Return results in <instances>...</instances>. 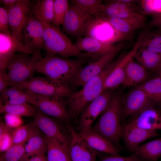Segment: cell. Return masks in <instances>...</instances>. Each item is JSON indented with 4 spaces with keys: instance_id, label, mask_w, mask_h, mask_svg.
<instances>
[{
    "instance_id": "9a60e30c",
    "label": "cell",
    "mask_w": 161,
    "mask_h": 161,
    "mask_svg": "<svg viewBox=\"0 0 161 161\" xmlns=\"http://www.w3.org/2000/svg\"><path fill=\"white\" fill-rule=\"evenodd\" d=\"M30 10L29 1L18 0L8 11L9 25L13 36L22 43L23 30Z\"/></svg>"
},
{
    "instance_id": "1f68e13d",
    "label": "cell",
    "mask_w": 161,
    "mask_h": 161,
    "mask_svg": "<svg viewBox=\"0 0 161 161\" xmlns=\"http://www.w3.org/2000/svg\"><path fill=\"white\" fill-rule=\"evenodd\" d=\"M27 142L25 145L24 154L20 161H26L30 157L45 153L47 151L46 137L38 134L32 137Z\"/></svg>"
},
{
    "instance_id": "ee69618b",
    "label": "cell",
    "mask_w": 161,
    "mask_h": 161,
    "mask_svg": "<svg viewBox=\"0 0 161 161\" xmlns=\"http://www.w3.org/2000/svg\"><path fill=\"white\" fill-rule=\"evenodd\" d=\"M151 16L152 19L148 24L149 27L161 28V13L154 14Z\"/></svg>"
},
{
    "instance_id": "4316f807",
    "label": "cell",
    "mask_w": 161,
    "mask_h": 161,
    "mask_svg": "<svg viewBox=\"0 0 161 161\" xmlns=\"http://www.w3.org/2000/svg\"><path fill=\"white\" fill-rule=\"evenodd\" d=\"M46 137L48 161H72L69 145L63 144L55 138Z\"/></svg>"
},
{
    "instance_id": "836d02e7",
    "label": "cell",
    "mask_w": 161,
    "mask_h": 161,
    "mask_svg": "<svg viewBox=\"0 0 161 161\" xmlns=\"http://www.w3.org/2000/svg\"><path fill=\"white\" fill-rule=\"evenodd\" d=\"M38 129L33 124H27L15 128L11 135V146L16 144H24L32 137L39 134Z\"/></svg>"
},
{
    "instance_id": "f1b7e54d",
    "label": "cell",
    "mask_w": 161,
    "mask_h": 161,
    "mask_svg": "<svg viewBox=\"0 0 161 161\" xmlns=\"http://www.w3.org/2000/svg\"><path fill=\"white\" fill-rule=\"evenodd\" d=\"M134 58L146 70L154 72L161 65V53L145 49H139Z\"/></svg>"
},
{
    "instance_id": "ffe728a7",
    "label": "cell",
    "mask_w": 161,
    "mask_h": 161,
    "mask_svg": "<svg viewBox=\"0 0 161 161\" xmlns=\"http://www.w3.org/2000/svg\"><path fill=\"white\" fill-rule=\"evenodd\" d=\"M142 14L133 4L123 3L118 0L111 1L104 4L101 16L108 18H126Z\"/></svg>"
},
{
    "instance_id": "ab89813d",
    "label": "cell",
    "mask_w": 161,
    "mask_h": 161,
    "mask_svg": "<svg viewBox=\"0 0 161 161\" xmlns=\"http://www.w3.org/2000/svg\"><path fill=\"white\" fill-rule=\"evenodd\" d=\"M8 20V12L3 7H0V32L12 35L10 30Z\"/></svg>"
},
{
    "instance_id": "5bb4252c",
    "label": "cell",
    "mask_w": 161,
    "mask_h": 161,
    "mask_svg": "<svg viewBox=\"0 0 161 161\" xmlns=\"http://www.w3.org/2000/svg\"><path fill=\"white\" fill-rule=\"evenodd\" d=\"M122 119L139 114L147 108L154 106L147 95L138 85L128 93L124 100L122 99Z\"/></svg>"
},
{
    "instance_id": "f35d334b",
    "label": "cell",
    "mask_w": 161,
    "mask_h": 161,
    "mask_svg": "<svg viewBox=\"0 0 161 161\" xmlns=\"http://www.w3.org/2000/svg\"><path fill=\"white\" fill-rule=\"evenodd\" d=\"M139 2L142 14L152 16L161 13V0H142Z\"/></svg>"
},
{
    "instance_id": "83f0119b",
    "label": "cell",
    "mask_w": 161,
    "mask_h": 161,
    "mask_svg": "<svg viewBox=\"0 0 161 161\" xmlns=\"http://www.w3.org/2000/svg\"><path fill=\"white\" fill-rule=\"evenodd\" d=\"M134 152L144 161H157L161 157V137L139 145Z\"/></svg>"
},
{
    "instance_id": "ba28073f",
    "label": "cell",
    "mask_w": 161,
    "mask_h": 161,
    "mask_svg": "<svg viewBox=\"0 0 161 161\" xmlns=\"http://www.w3.org/2000/svg\"><path fill=\"white\" fill-rule=\"evenodd\" d=\"M114 93L113 90L104 91L85 107L80 114L79 133L86 132L91 129L94 121L109 104Z\"/></svg>"
},
{
    "instance_id": "30bf717a",
    "label": "cell",
    "mask_w": 161,
    "mask_h": 161,
    "mask_svg": "<svg viewBox=\"0 0 161 161\" xmlns=\"http://www.w3.org/2000/svg\"><path fill=\"white\" fill-rule=\"evenodd\" d=\"M93 18L80 6L73 4L69 6L65 16L63 27L68 35L77 38L81 37Z\"/></svg>"
},
{
    "instance_id": "6da1fadb",
    "label": "cell",
    "mask_w": 161,
    "mask_h": 161,
    "mask_svg": "<svg viewBox=\"0 0 161 161\" xmlns=\"http://www.w3.org/2000/svg\"><path fill=\"white\" fill-rule=\"evenodd\" d=\"M86 58L70 59L47 53L38 63L36 71L56 83L72 86Z\"/></svg>"
},
{
    "instance_id": "e575fe53",
    "label": "cell",
    "mask_w": 161,
    "mask_h": 161,
    "mask_svg": "<svg viewBox=\"0 0 161 161\" xmlns=\"http://www.w3.org/2000/svg\"><path fill=\"white\" fill-rule=\"evenodd\" d=\"M36 109V107H34L27 103L12 104L0 103L1 113L11 114L20 117H34L35 114Z\"/></svg>"
},
{
    "instance_id": "8d00e7d4",
    "label": "cell",
    "mask_w": 161,
    "mask_h": 161,
    "mask_svg": "<svg viewBox=\"0 0 161 161\" xmlns=\"http://www.w3.org/2000/svg\"><path fill=\"white\" fill-rule=\"evenodd\" d=\"M69 6L68 0H54L52 24L57 28L62 25Z\"/></svg>"
},
{
    "instance_id": "d6986e66",
    "label": "cell",
    "mask_w": 161,
    "mask_h": 161,
    "mask_svg": "<svg viewBox=\"0 0 161 161\" xmlns=\"http://www.w3.org/2000/svg\"><path fill=\"white\" fill-rule=\"evenodd\" d=\"M17 52L28 53L22 43L12 35L0 32V71H5L8 63Z\"/></svg>"
},
{
    "instance_id": "4fadbf2b",
    "label": "cell",
    "mask_w": 161,
    "mask_h": 161,
    "mask_svg": "<svg viewBox=\"0 0 161 161\" xmlns=\"http://www.w3.org/2000/svg\"><path fill=\"white\" fill-rule=\"evenodd\" d=\"M80 52L84 51V56L94 58L99 57L114 52L120 51L124 44L120 43L117 45L106 44L93 38L89 37L77 38L74 44Z\"/></svg>"
},
{
    "instance_id": "603a6c76",
    "label": "cell",
    "mask_w": 161,
    "mask_h": 161,
    "mask_svg": "<svg viewBox=\"0 0 161 161\" xmlns=\"http://www.w3.org/2000/svg\"><path fill=\"white\" fill-rule=\"evenodd\" d=\"M79 134L82 138L95 150L111 155H119L120 151L117 146L91 129L86 132Z\"/></svg>"
},
{
    "instance_id": "bcb514c9",
    "label": "cell",
    "mask_w": 161,
    "mask_h": 161,
    "mask_svg": "<svg viewBox=\"0 0 161 161\" xmlns=\"http://www.w3.org/2000/svg\"><path fill=\"white\" fill-rule=\"evenodd\" d=\"M8 126L5 123L1 122L0 123V137L5 134H11L13 129Z\"/></svg>"
},
{
    "instance_id": "c3c4849f",
    "label": "cell",
    "mask_w": 161,
    "mask_h": 161,
    "mask_svg": "<svg viewBox=\"0 0 161 161\" xmlns=\"http://www.w3.org/2000/svg\"><path fill=\"white\" fill-rule=\"evenodd\" d=\"M45 154L42 153L35 155L26 161H48L45 156Z\"/></svg>"
},
{
    "instance_id": "f6af8a7d",
    "label": "cell",
    "mask_w": 161,
    "mask_h": 161,
    "mask_svg": "<svg viewBox=\"0 0 161 161\" xmlns=\"http://www.w3.org/2000/svg\"><path fill=\"white\" fill-rule=\"evenodd\" d=\"M5 71H0V93L9 86V83L5 75Z\"/></svg>"
},
{
    "instance_id": "9c48e42d",
    "label": "cell",
    "mask_w": 161,
    "mask_h": 161,
    "mask_svg": "<svg viewBox=\"0 0 161 161\" xmlns=\"http://www.w3.org/2000/svg\"><path fill=\"white\" fill-rule=\"evenodd\" d=\"M23 43L27 53L41 49L46 50L44 29L41 23L30 11L22 32Z\"/></svg>"
},
{
    "instance_id": "d6a6232c",
    "label": "cell",
    "mask_w": 161,
    "mask_h": 161,
    "mask_svg": "<svg viewBox=\"0 0 161 161\" xmlns=\"http://www.w3.org/2000/svg\"><path fill=\"white\" fill-rule=\"evenodd\" d=\"M141 42L139 49H145L161 53V28L149 32L146 30L141 34Z\"/></svg>"
},
{
    "instance_id": "3957f363",
    "label": "cell",
    "mask_w": 161,
    "mask_h": 161,
    "mask_svg": "<svg viewBox=\"0 0 161 161\" xmlns=\"http://www.w3.org/2000/svg\"><path fill=\"white\" fill-rule=\"evenodd\" d=\"M122 102L118 93H114L109 104L100 114L97 122L91 129L117 146L121 138L123 126Z\"/></svg>"
},
{
    "instance_id": "484cf974",
    "label": "cell",
    "mask_w": 161,
    "mask_h": 161,
    "mask_svg": "<svg viewBox=\"0 0 161 161\" xmlns=\"http://www.w3.org/2000/svg\"><path fill=\"white\" fill-rule=\"evenodd\" d=\"M106 18L118 32L129 36L135 30L143 28L146 25V20L143 14L132 18Z\"/></svg>"
},
{
    "instance_id": "7bdbcfd3",
    "label": "cell",
    "mask_w": 161,
    "mask_h": 161,
    "mask_svg": "<svg viewBox=\"0 0 161 161\" xmlns=\"http://www.w3.org/2000/svg\"><path fill=\"white\" fill-rule=\"evenodd\" d=\"M11 135L7 134L0 137L1 152L5 151L11 146Z\"/></svg>"
},
{
    "instance_id": "5b68a950",
    "label": "cell",
    "mask_w": 161,
    "mask_h": 161,
    "mask_svg": "<svg viewBox=\"0 0 161 161\" xmlns=\"http://www.w3.org/2000/svg\"><path fill=\"white\" fill-rule=\"evenodd\" d=\"M41 23L44 29V38L47 53L66 58L73 56L83 57V53L77 49L70 39L59 28L51 24Z\"/></svg>"
},
{
    "instance_id": "7402d4cb",
    "label": "cell",
    "mask_w": 161,
    "mask_h": 161,
    "mask_svg": "<svg viewBox=\"0 0 161 161\" xmlns=\"http://www.w3.org/2000/svg\"><path fill=\"white\" fill-rule=\"evenodd\" d=\"M129 123L146 129L161 130V112L154 106L149 107Z\"/></svg>"
},
{
    "instance_id": "7c38bea8",
    "label": "cell",
    "mask_w": 161,
    "mask_h": 161,
    "mask_svg": "<svg viewBox=\"0 0 161 161\" xmlns=\"http://www.w3.org/2000/svg\"><path fill=\"white\" fill-rule=\"evenodd\" d=\"M119 51L114 52L96 58L78 72L72 86H83L88 81L100 74L113 61Z\"/></svg>"
},
{
    "instance_id": "d590c367",
    "label": "cell",
    "mask_w": 161,
    "mask_h": 161,
    "mask_svg": "<svg viewBox=\"0 0 161 161\" xmlns=\"http://www.w3.org/2000/svg\"><path fill=\"white\" fill-rule=\"evenodd\" d=\"M71 1L82 7L88 14L95 18L101 16L104 4L100 0H72Z\"/></svg>"
},
{
    "instance_id": "8992f818",
    "label": "cell",
    "mask_w": 161,
    "mask_h": 161,
    "mask_svg": "<svg viewBox=\"0 0 161 161\" xmlns=\"http://www.w3.org/2000/svg\"><path fill=\"white\" fill-rule=\"evenodd\" d=\"M10 86L38 95L64 98L67 97L73 92L70 86L56 83L46 77H33Z\"/></svg>"
},
{
    "instance_id": "681fc988",
    "label": "cell",
    "mask_w": 161,
    "mask_h": 161,
    "mask_svg": "<svg viewBox=\"0 0 161 161\" xmlns=\"http://www.w3.org/2000/svg\"><path fill=\"white\" fill-rule=\"evenodd\" d=\"M155 73L157 76L161 77V65Z\"/></svg>"
},
{
    "instance_id": "4dcf8cb0",
    "label": "cell",
    "mask_w": 161,
    "mask_h": 161,
    "mask_svg": "<svg viewBox=\"0 0 161 161\" xmlns=\"http://www.w3.org/2000/svg\"><path fill=\"white\" fill-rule=\"evenodd\" d=\"M138 86L147 95L153 105L161 109V77L157 76Z\"/></svg>"
},
{
    "instance_id": "2e32d148",
    "label": "cell",
    "mask_w": 161,
    "mask_h": 161,
    "mask_svg": "<svg viewBox=\"0 0 161 161\" xmlns=\"http://www.w3.org/2000/svg\"><path fill=\"white\" fill-rule=\"evenodd\" d=\"M70 137L69 149L72 161H94L99 152L91 147L74 128L68 126Z\"/></svg>"
},
{
    "instance_id": "e0dca14e",
    "label": "cell",
    "mask_w": 161,
    "mask_h": 161,
    "mask_svg": "<svg viewBox=\"0 0 161 161\" xmlns=\"http://www.w3.org/2000/svg\"><path fill=\"white\" fill-rule=\"evenodd\" d=\"M141 42V37L140 35L132 49L126 55L120 56L119 61L105 80L103 92L113 90L122 84L124 79L126 64L131 59L134 58Z\"/></svg>"
},
{
    "instance_id": "7dc6e473",
    "label": "cell",
    "mask_w": 161,
    "mask_h": 161,
    "mask_svg": "<svg viewBox=\"0 0 161 161\" xmlns=\"http://www.w3.org/2000/svg\"><path fill=\"white\" fill-rule=\"evenodd\" d=\"M18 0H2L0 2L2 4L3 7L8 11L18 1Z\"/></svg>"
},
{
    "instance_id": "74e56055",
    "label": "cell",
    "mask_w": 161,
    "mask_h": 161,
    "mask_svg": "<svg viewBox=\"0 0 161 161\" xmlns=\"http://www.w3.org/2000/svg\"><path fill=\"white\" fill-rule=\"evenodd\" d=\"M25 152L24 144L11 146L0 157V161H20Z\"/></svg>"
},
{
    "instance_id": "b9f144b4",
    "label": "cell",
    "mask_w": 161,
    "mask_h": 161,
    "mask_svg": "<svg viewBox=\"0 0 161 161\" xmlns=\"http://www.w3.org/2000/svg\"><path fill=\"white\" fill-rule=\"evenodd\" d=\"M21 117L14 115L5 114L4 116L5 123L11 128H16L21 126L23 123Z\"/></svg>"
},
{
    "instance_id": "44dd1931",
    "label": "cell",
    "mask_w": 161,
    "mask_h": 161,
    "mask_svg": "<svg viewBox=\"0 0 161 161\" xmlns=\"http://www.w3.org/2000/svg\"><path fill=\"white\" fill-rule=\"evenodd\" d=\"M34 117L33 124L46 136L55 138L63 144L68 145L67 138L54 120L37 110Z\"/></svg>"
},
{
    "instance_id": "277c9868",
    "label": "cell",
    "mask_w": 161,
    "mask_h": 161,
    "mask_svg": "<svg viewBox=\"0 0 161 161\" xmlns=\"http://www.w3.org/2000/svg\"><path fill=\"white\" fill-rule=\"evenodd\" d=\"M42 58L40 51L16 53L8 63L5 73L9 86L32 78L37 64Z\"/></svg>"
},
{
    "instance_id": "8fae6325",
    "label": "cell",
    "mask_w": 161,
    "mask_h": 161,
    "mask_svg": "<svg viewBox=\"0 0 161 161\" xmlns=\"http://www.w3.org/2000/svg\"><path fill=\"white\" fill-rule=\"evenodd\" d=\"M33 96L38 103L37 107L44 114L61 120L66 121L70 117L64 97L39 95L25 91Z\"/></svg>"
},
{
    "instance_id": "cb8c5ba5",
    "label": "cell",
    "mask_w": 161,
    "mask_h": 161,
    "mask_svg": "<svg viewBox=\"0 0 161 161\" xmlns=\"http://www.w3.org/2000/svg\"><path fill=\"white\" fill-rule=\"evenodd\" d=\"M0 103L3 104L27 103L37 107L35 98L28 92L18 87L10 86L0 93Z\"/></svg>"
},
{
    "instance_id": "7a4b0ae2",
    "label": "cell",
    "mask_w": 161,
    "mask_h": 161,
    "mask_svg": "<svg viewBox=\"0 0 161 161\" xmlns=\"http://www.w3.org/2000/svg\"><path fill=\"white\" fill-rule=\"evenodd\" d=\"M120 58L119 57L100 74L88 81L81 89L73 92L66 97L70 118L77 117L89 103L103 92L105 80L119 61Z\"/></svg>"
},
{
    "instance_id": "d4e9b609",
    "label": "cell",
    "mask_w": 161,
    "mask_h": 161,
    "mask_svg": "<svg viewBox=\"0 0 161 161\" xmlns=\"http://www.w3.org/2000/svg\"><path fill=\"white\" fill-rule=\"evenodd\" d=\"M134 58L131 59L126 66L124 79L122 84L124 87L140 85L146 81L149 76L147 70L136 62Z\"/></svg>"
},
{
    "instance_id": "52a82bcc",
    "label": "cell",
    "mask_w": 161,
    "mask_h": 161,
    "mask_svg": "<svg viewBox=\"0 0 161 161\" xmlns=\"http://www.w3.org/2000/svg\"><path fill=\"white\" fill-rule=\"evenodd\" d=\"M83 35L110 44L130 37L118 32L106 18L102 16L93 18L86 26Z\"/></svg>"
},
{
    "instance_id": "ac0fdd59",
    "label": "cell",
    "mask_w": 161,
    "mask_h": 161,
    "mask_svg": "<svg viewBox=\"0 0 161 161\" xmlns=\"http://www.w3.org/2000/svg\"><path fill=\"white\" fill-rule=\"evenodd\" d=\"M159 136L156 130L145 129L129 123L123 126L121 138H123L126 148L134 152L142 142Z\"/></svg>"
},
{
    "instance_id": "f546056e",
    "label": "cell",
    "mask_w": 161,
    "mask_h": 161,
    "mask_svg": "<svg viewBox=\"0 0 161 161\" xmlns=\"http://www.w3.org/2000/svg\"><path fill=\"white\" fill-rule=\"evenodd\" d=\"M54 0H37L30 11L40 21L51 24L53 18Z\"/></svg>"
},
{
    "instance_id": "f907efd6",
    "label": "cell",
    "mask_w": 161,
    "mask_h": 161,
    "mask_svg": "<svg viewBox=\"0 0 161 161\" xmlns=\"http://www.w3.org/2000/svg\"><path fill=\"white\" fill-rule=\"evenodd\" d=\"M159 109V110L160 111V112H161V109Z\"/></svg>"
},
{
    "instance_id": "60d3db41",
    "label": "cell",
    "mask_w": 161,
    "mask_h": 161,
    "mask_svg": "<svg viewBox=\"0 0 161 161\" xmlns=\"http://www.w3.org/2000/svg\"><path fill=\"white\" fill-rule=\"evenodd\" d=\"M98 161H144L140 159L139 156L134 153L128 157H123L117 155H111L106 156Z\"/></svg>"
}]
</instances>
